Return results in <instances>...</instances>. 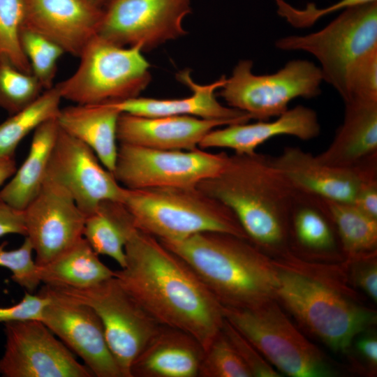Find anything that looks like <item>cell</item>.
Masks as SVG:
<instances>
[{
	"label": "cell",
	"mask_w": 377,
	"mask_h": 377,
	"mask_svg": "<svg viewBox=\"0 0 377 377\" xmlns=\"http://www.w3.org/2000/svg\"><path fill=\"white\" fill-rule=\"evenodd\" d=\"M124 249L126 265L114 271L121 286L160 325L190 334L205 350L223 327L221 303L156 237L134 228Z\"/></svg>",
	"instance_id": "obj_1"
},
{
	"label": "cell",
	"mask_w": 377,
	"mask_h": 377,
	"mask_svg": "<svg viewBox=\"0 0 377 377\" xmlns=\"http://www.w3.org/2000/svg\"><path fill=\"white\" fill-rule=\"evenodd\" d=\"M197 187L228 206L249 239L262 251L281 256L290 250V214L296 191L272 156L228 155L223 168Z\"/></svg>",
	"instance_id": "obj_2"
},
{
	"label": "cell",
	"mask_w": 377,
	"mask_h": 377,
	"mask_svg": "<svg viewBox=\"0 0 377 377\" xmlns=\"http://www.w3.org/2000/svg\"><path fill=\"white\" fill-rule=\"evenodd\" d=\"M161 242L189 265L222 306L253 308L276 300L274 260L250 239L205 231Z\"/></svg>",
	"instance_id": "obj_3"
},
{
	"label": "cell",
	"mask_w": 377,
	"mask_h": 377,
	"mask_svg": "<svg viewBox=\"0 0 377 377\" xmlns=\"http://www.w3.org/2000/svg\"><path fill=\"white\" fill-rule=\"evenodd\" d=\"M121 202L136 228L163 242L205 231L249 239L234 212L197 186L124 188Z\"/></svg>",
	"instance_id": "obj_4"
},
{
	"label": "cell",
	"mask_w": 377,
	"mask_h": 377,
	"mask_svg": "<svg viewBox=\"0 0 377 377\" xmlns=\"http://www.w3.org/2000/svg\"><path fill=\"white\" fill-rule=\"evenodd\" d=\"M274 263L276 299L334 350L347 352L357 335L376 323L374 311L353 302L341 290L307 274L283 258Z\"/></svg>",
	"instance_id": "obj_5"
},
{
	"label": "cell",
	"mask_w": 377,
	"mask_h": 377,
	"mask_svg": "<svg viewBox=\"0 0 377 377\" xmlns=\"http://www.w3.org/2000/svg\"><path fill=\"white\" fill-rule=\"evenodd\" d=\"M142 52L140 46H119L97 35L78 57L75 71L54 86L61 98L80 105L138 97L151 81Z\"/></svg>",
	"instance_id": "obj_6"
},
{
	"label": "cell",
	"mask_w": 377,
	"mask_h": 377,
	"mask_svg": "<svg viewBox=\"0 0 377 377\" xmlns=\"http://www.w3.org/2000/svg\"><path fill=\"white\" fill-rule=\"evenodd\" d=\"M253 308L222 306L224 318L277 370L293 377L336 374L324 354L309 342L275 302Z\"/></svg>",
	"instance_id": "obj_7"
},
{
	"label": "cell",
	"mask_w": 377,
	"mask_h": 377,
	"mask_svg": "<svg viewBox=\"0 0 377 377\" xmlns=\"http://www.w3.org/2000/svg\"><path fill=\"white\" fill-rule=\"evenodd\" d=\"M275 45L314 56L321 65L323 80L343 100L350 72L366 54L377 49V1L344 9L323 29L281 38Z\"/></svg>",
	"instance_id": "obj_8"
},
{
	"label": "cell",
	"mask_w": 377,
	"mask_h": 377,
	"mask_svg": "<svg viewBox=\"0 0 377 377\" xmlns=\"http://www.w3.org/2000/svg\"><path fill=\"white\" fill-rule=\"evenodd\" d=\"M253 62L241 60L226 79L219 95L228 105L258 121H268L288 110L297 98H312L320 92V68L313 62L294 59L273 74L255 75Z\"/></svg>",
	"instance_id": "obj_9"
},
{
	"label": "cell",
	"mask_w": 377,
	"mask_h": 377,
	"mask_svg": "<svg viewBox=\"0 0 377 377\" xmlns=\"http://www.w3.org/2000/svg\"><path fill=\"white\" fill-rule=\"evenodd\" d=\"M50 287L73 300L88 305L96 312L123 376L131 377L130 369L133 361L162 325L114 276L85 288Z\"/></svg>",
	"instance_id": "obj_10"
},
{
	"label": "cell",
	"mask_w": 377,
	"mask_h": 377,
	"mask_svg": "<svg viewBox=\"0 0 377 377\" xmlns=\"http://www.w3.org/2000/svg\"><path fill=\"white\" fill-rule=\"evenodd\" d=\"M228 154L193 150H163L119 144L112 175L128 189L196 187L218 174Z\"/></svg>",
	"instance_id": "obj_11"
},
{
	"label": "cell",
	"mask_w": 377,
	"mask_h": 377,
	"mask_svg": "<svg viewBox=\"0 0 377 377\" xmlns=\"http://www.w3.org/2000/svg\"><path fill=\"white\" fill-rule=\"evenodd\" d=\"M191 10V0H109L98 36L148 51L186 34L183 20Z\"/></svg>",
	"instance_id": "obj_12"
},
{
	"label": "cell",
	"mask_w": 377,
	"mask_h": 377,
	"mask_svg": "<svg viewBox=\"0 0 377 377\" xmlns=\"http://www.w3.org/2000/svg\"><path fill=\"white\" fill-rule=\"evenodd\" d=\"M3 324L6 345L0 359V374L3 376H94L41 320Z\"/></svg>",
	"instance_id": "obj_13"
},
{
	"label": "cell",
	"mask_w": 377,
	"mask_h": 377,
	"mask_svg": "<svg viewBox=\"0 0 377 377\" xmlns=\"http://www.w3.org/2000/svg\"><path fill=\"white\" fill-rule=\"evenodd\" d=\"M39 293L49 298L40 320L81 357L93 376L124 377L96 312L49 286L45 285Z\"/></svg>",
	"instance_id": "obj_14"
},
{
	"label": "cell",
	"mask_w": 377,
	"mask_h": 377,
	"mask_svg": "<svg viewBox=\"0 0 377 377\" xmlns=\"http://www.w3.org/2000/svg\"><path fill=\"white\" fill-rule=\"evenodd\" d=\"M101 163L90 147L60 128L45 179L63 186L86 216L102 201L123 198L124 187Z\"/></svg>",
	"instance_id": "obj_15"
},
{
	"label": "cell",
	"mask_w": 377,
	"mask_h": 377,
	"mask_svg": "<svg viewBox=\"0 0 377 377\" xmlns=\"http://www.w3.org/2000/svg\"><path fill=\"white\" fill-rule=\"evenodd\" d=\"M24 214L25 237L38 266L47 264L83 237L84 214L63 186L49 179H45Z\"/></svg>",
	"instance_id": "obj_16"
},
{
	"label": "cell",
	"mask_w": 377,
	"mask_h": 377,
	"mask_svg": "<svg viewBox=\"0 0 377 377\" xmlns=\"http://www.w3.org/2000/svg\"><path fill=\"white\" fill-rule=\"evenodd\" d=\"M272 159L295 190L329 200L353 203L362 184L377 179V154L353 167L324 163L297 147Z\"/></svg>",
	"instance_id": "obj_17"
},
{
	"label": "cell",
	"mask_w": 377,
	"mask_h": 377,
	"mask_svg": "<svg viewBox=\"0 0 377 377\" xmlns=\"http://www.w3.org/2000/svg\"><path fill=\"white\" fill-rule=\"evenodd\" d=\"M22 27L59 45L79 57L98 35L103 8L87 0H23Z\"/></svg>",
	"instance_id": "obj_18"
},
{
	"label": "cell",
	"mask_w": 377,
	"mask_h": 377,
	"mask_svg": "<svg viewBox=\"0 0 377 377\" xmlns=\"http://www.w3.org/2000/svg\"><path fill=\"white\" fill-rule=\"evenodd\" d=\"M246 122L189 115L143 117L121 112L117 121V138L119 144L163 150H193L210 131Z\"/></svg>",
	"instance_id": "obj_19"
},
{
	"label": "cell",
	"mask_w": 377,
	"mask_h": 377,
	"mask_svg": "<svg viewBox=\"0 0 377 377\" xmlns=\"http://www.w3.org/2000/svg\"><path fill=\"white\" fill-rule=\"evenodd\" d=\"M320 126L316 112L307 107L297 105L288 109L274 121L252 124H232L208 132L198 147L225 148L236 154H249L267 140L279 135H290L302 140L316 138Z\"/></svg>",
	"instance_id": "obj_20"
},
{
	"label": "cell",
	"mask_w": 377,
	"mask_h": 377,
	"mask_svg": "<svg viewBox=\"0 0 377 377\" xmlns=\"http://www.w3.org/2000/svg\"><path fill=\"white\" fill-rule=\"evenodd\" d=\"M177 77L191 89L193 94L191 96L177 99L138 96L109 103L121 112L143 117L189 115L209 119L242 120L246 122L252 119L249 114L225 106L217 101L215 91L226 83L227 78L225 75L205 85L195 83L188 70L182 71Z\"/></svg>",
	"instance_id": "obj_21"
},
{
	"label": "cell",
	"mask_w": 377,
	"mask_h": 377,
	"mask_svg": "<svg viewBox=\"0 0 377 377\" xmlns=\"http://www.w3.org/2000/svg\"><path fill=\"white\" fill-rule=\"evenodd\" d=\"M205 349L190 334L162 325L133 361L131 377H198Z\"/></svg>",
	"instance_id": "obj_22"
},
{
	"label": "cell",
	"mask_w": 377,
	"mask_h": 377,
	"mask_svg": "<svg viewBox=\"0 0 377 377\" xmlns=\"http://www.w3.org/2000/svg\"><path fill=\"white\" fill-rule=\"evenodd\" d=\"M343 123L317 158L326 164L353 167L377 154V102L344 103Z\"/></svg>",
	"instance_id": "obj_23"
},
{
	"label": "cell",
	"mask_w": 377,
	"mask_h": 377,
	"mask_svg": "<svg viewBox=\"0 0 377 377\" xmlns=\"http://www.w3.org/2000/svg\"><path fill=\"white\" fill-rule=\"evenodd\" d=\"M121 112L109 103L69 105L57 117L61 130L90 147L112 173L117 156V128Z\"/></svg>",
	"instance_id": "obj_24"
},
{
	"label": "cell",
	"mask_w": 377,
	"mask_h": 377,
	"mask_svg": "<svg viewBox=\"0 0 377 377\" xmlns=\"http://www.w3.org/2000/svg\"><path fill=\"white\" fill-rule=\"evenodd\" d=\"M59 129L57 118L48 119L36 128L28 155L11 179L0 190V200L24 210L36 198L45 180L49 159Z\"/></svg>",
	"instance_id": "obj_25"
},
{
	"label": "cell",
	"mask_w": 377,
	"mask_h": 377,
	"mask_svg": "<svg viewBox=\"0 0 377 377\" xmlns=\"http://www.w3.org/2000/svg\"><path fill=\"white\" fill-rule=\"evenodd\" d=\"M41 283L54 287L85 288L114 276L82 237L68 250L46 265H38Z\"/></svg>",
	"instance_id": "obj_26"
},
{
	"label": "cell",
	"mask_w": 377,
	"mask_h": 377,
	"mask_svg": "<svg viewBox=\"0 0 377 377\" xmlns=\"http://www.w3.org/2000/svg\"><path fill=\"white\" fill-rule=\"evenodd\" d=\"M334 228L325 200L296 191L290 219L291 247L305 253H332L337 247Z\"/></svg>",
	"instance_id": "obj_27"
},
{
	"label": "cell",
	"mask_w": 377,
	"mask_h": 377,
	"mask_svg": "<svg viewBox=\"0 0 377 377\" xmlns=\"http://www.w3.org/2000/svg\"><path fill=\"white\" fill-rule=\"evenodd\" d=\"M134 228L121 202L104 200L85 216L83 237L97 254L112 258L122 268L126 265L125 244Z\"/></svg>",
	"instance_id": "obj_28"
},
{
	"label": "cell",
	"mask_w": 377,
	"mask_h": 377,
	"mask_svg": "<svg viewBox=\"0 0 377 377\" xmlns=\"http://www.w3.org/2000/svg\"><path fill=\"white\" fill-rule=\"evenodd\" d=\"M324 200L347 260L376 256L377 219L354 203Z\"/></svg>",
	"instance_id": "obj_29"
},
{
	"label": "cell",
	"mask_w": 377,
	"mask_h": 377,
	"mask_svg": "<svg viewBox=\"0 0 377 377\" xmlns=\"http://www.w3.org/2000/svg\"><path fill=\"white\" fill-rule=\"evenodd\" d=\"M61 96L55 86L45 90L31 105L0 124V158L15 156L20 142L43 122L57 118Z\"/></svg>",
	"instance_id": "obj_30"
},
{
	"label": "cell",
	"mask_w": 377,
	"mask_h": 377,
	"mask_svg": "<svg viewBox=\"0 0 377 377\" xmlns=\"http://www.w3.org/2000/svg\"><path fill=\"white\" fill-rule=\"evenodd\" d=\"M43 90L32 73L0 58V108L14 114L34 102Z\"/></svg>",
	"instance_id": "obj_31"
},
{
	"label": "cell",
	"mask_w": 377,
	"mask_h": 377,
	"mask_svg": "<svg viewBox=\"0 0 377 377\" xmlns=\"http://www.w3.org/2000/svg\"><path fill=\"white\" fill-rule=\"evenodd\" d=\"M20 40L31 73L44 90L52 88L58 61L65 54L64 51L49 39L22 27Z\"/></svg>",
	"instance_id": "obj_32"
},
{
	"label": "cell",
	"mask_w": 377,
	"mask_h": 377,
	"mask_svg": "<svg viewBox=\"0 0 377 377\" xmlns=\"http://www.w3.org/2000/svg\"><path fill=\"white\" fill-rule=\"evenodd\" d=\"M24 18L23 0H0V58L20 70L31 73L20 40Z\"/></svg>",
	"instance_id": "obj_33"
},
{
	"label": "cell",
	"mask_w": 377,
	"mask_h": 377,
	"mask_svg": "<svg viewBox=\"0 0 377 377\" xmlns=\"http://www.w3.org/2000/svg\"><path fill=\"white\" fill-rule=\"evenodd\" d=\"M198 377H252V374L221 330L205 350Z\"/></svg>",
	"instance_id": "obj_34"
},
{
	"label": "cell",
	"mask_w": 377,
	"mask_h": 377,
	"mask_svg": "<svg viewBox=\"0 0 377 377\" xmlns=\"http://www.w3.org/2000/svg\"><path fill=\"white\" fill-rule=\"evenodd\" d=\"M7 242L0 244V266L10 269L11 279L20 286L32 292L41 283L38 274V265L33 259L34 252L29 239L25 237L20 247L7 251Z\"/></svg>",
	"instance_id": "obj_35"
},
{
	"label": "cell",
	"mask_w": 377,
	"mask_h": 377,
	"mask_svg": "<svg viewBox=\"0 0 377 377\" xmlns=\"http://www.w3.org/2000/svg\"><path fill=\"white\" fill-rule=\"evenodd\" d=\"M343 101L377 102V49L366 54L350 72Z\"/></svg>",
	"instance_id": "obj_36"
},
{
	"label": "cell",
	"mask_w": 377,
	"mask_h": 377,
	"mask_svg": "<svg viewBox=\"0 0 377 377\" xmlns=\"http://www.w3.org/2000/svg\"><path fill=\"white\" fill-rule=\"evenodd\" d=\"M277 13L297 28H306L313 25L321 17L349 7L364 4L377 0H339L324 8H318L315 3H309L306 7L296 8L284 0H274Z\"/></svg>",
	"instance_id": "obj_37"
},
{
	"label": "cell",
	"mask_w": 377,
	"mask_h": 377,
	"mask_svg": "<svg viewBox=\"0 0 377 377\" xmlns=\"http://www.w3.org/2000/svg\"><path fill=\"white\" fill-rule=\"evenodd\" d=\"M221 331L246 365L252 376H281L258 349L225 318Z\"/></svg>",
	"instance_id": "obj_38"
},
{
	"label": "cell",
	"mask_w": 377,
	"mask_h": 377,
	"mask_svg": "<svg viewBox=\"0 0 377 377\" xmlns=\"http://www.w3.org/2000/svg\"><path fill=\"white\" fill-rule=\"evenodd\" d=\"M48 302V297L42 293L33 295L26 293L22 300L17 304L0 307V322L4 323L29 320H40L43 309Z\"/></svg>",
	"instance_id": "obj_39"
},
{
	"label": "cell",
	"mask_w": 377,
	"mask_h": 377,
	"mask_svg": "<svg viewBox=\"0 0 377 377\" xmlns=\"http://www.w3.org/2000/svg\"><path fill=\"white\" fill-rule=\"evenodd\" d=\"M353 266L352 278L355 283L373 301H377L376 256L347 260Z\"/></svg>",
	"instance_id": "obj_40"
},
{
	"label": "cell",
	"mask_w": 377,
	"mask_h": 377,
	"mask_svg": "<svg viewBox=\"0 0 377 377\" xmlns=\"http://www.w3.org/2000/svg\"><path fill=\"white\" fill-rule=\"evenodd\" d=\"M8 234L26 236L24 210L15 209L0 200V237Z\"/></svg>",
	"instance_id": "obj_41"
},
{
	"label": "cell",
	"mask_w": 377,
	"mask_h": 377,
	"mask_svg": "<svg viewBox=\"0 0 377 377\" xmlns=\"http://www.w3.org/2000/svg\"><path fill=\"white\" fill-rule=\"evenodd\" d=\"M353 203L364 213L377 219V179L362 184Z\"/></svg>",
	"instance_id": "obj_42"
},
{
	"label": "cell",
	"mask_w": 377,
	"mask_h": 377,
	"mask_svg": "<svg viewBox=\"0 0 377 377\" xmlns=\"http://www.w3.org/2000/svg\"><path fill=\"white\" fill-rule=\"evenodd\" d=\"M356 349L359 355L373 369L377 366V339L374 334H365L357 340Z\"/></svg>",
	"instance_id": "obj_43"
},
{
	"label": "cell",
	"mask_w": 377,
	"mask_h": 377,
	"mask_svg": "<svg viewBox=\"0 0 377 377\" xmlns=\"http://www.w3.org/2000/svg\"><path fill=\"white\" fill-rule=\"evenodd\" d=\"M17 170L15 156L0 158V186Z\"/></svg>",
	"instance_id": "obj_44"
},
{
	"label": "cell",
	"mask_w": 377,
	"mask_h": 377,
	"mask_svg": "<svg viewBox=\"0 0 377 377\" xmlns=\"http://www.w3.org/2000/svg\"><path fill=\"white\" fill-rule=\"evenodd\" d=\"M92 4L96 6L103 7L105 5L108 0H87Z\"/></svg>",
	"instance_id": "obj_45"
},
{
	"label": "cell",
	"mask_w": 377,
	"mask_h": 377,
	"mask_svg": "<svg viewBox=\"0 0 377 377\" xmlns=\"http://www.w3.org/2000/svg\"><path fill=\"white\" fill-rule=\"evenodd\" d=\"M108 1H109V0H108Z\"/></svg>",
	"instance_id": "obj_46"
}]
</instances>
